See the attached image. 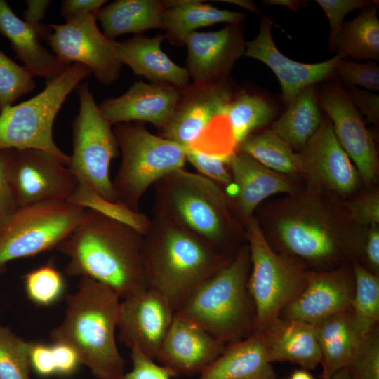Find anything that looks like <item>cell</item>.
Here are the masks:
<instances>
[{"instance_id": "obj_55", "label": "cell", "mask_w": 379, "mask_h": 379, "mask_svg": "<svg viewBox=\"0 0 379 379\" xmlns=\"http://www.w3.org/2000/svg\"><path fill=\"white\" fill-rule=\"evenodd\" d=\"M226 2L232 3L237 5H239L242 7H245L246 9H248L253 12L257 13L258 8L254 4L248 1H225Z\"/></svg>"}, {"instance_id": "obj_49", "label": "cell", "mask_w": 379, "mask_h": 379, "mask_svg": "<svg viewBox=\"0 0 379 379\" xmlns=\"http://www.w3.org/2000/svg\"><path fill=\"white\" fill-rule=\"evenodd\" d=\"M27 8L23 13L24 21L34 28L40 39L48 40L52 33L49 25L42 24L46 11L51 4L49 0L26 1Z\"/></svg>"}, {"instance_id": "obj_1", "label": "cell", "mask_w": 379, "mask_h": 379, "mask_svg": "<svg viewBox=\"0 0 379 379\" xmlns=\"http://www.w3.org/2000/svg\"><path fill=\"white\" fill-rule=\"evenodd\" d=\"M55 249L69 260L67 274L100 282L122 300L148 288L143 235L126 224L86 208L79 225Z\"/></svg>"}, {"instance_id": "obj_34", "label": "cell", "mask_w": 379, "mask_h": 379, "mask_svg": "<svg viewBox=\"0 0 379 379\" xmlns=\"http://www.w3.org/2000/svg\"><path fill=\"white\" fill-rule=\"evenodd\" d=\"M274 115V107L260 95L244 92L233 96L226 118L237 149L253 131L268 124Z\"/></svg>"}, {"instance_id": "obj_36", "label": "cell", "mask_w": 379, "mask_h": 379, "mask_svg": "<svg viewBox=\"0 0 379 379\" xmlns=\"http://www.w3.org/2000/svg\"><path fill=\"white\" fill-rule=\"evenodd\" d=\"M67 201L126 224L142 235L147 232L150 225L151 219L144 213L134 211L119 202L103 198L81 182H79Z\"/></svg>"}, {"instance_id": "obj_5", "label": "cell", "mask_w": 379, "mask_h": 379, "mask_svg": "<svg viewBox=\"0 0 379 379\" xmlns=\"http://www.w3.org/2000/svg\"><path fill=\"white\" fill-rule=\"evenodd\" d=\"M251 269L248 244L231 262L200 286L175 313L225 344L255 331V311L247 288Z\"/></svg>"}, {"instance_id": "obj_11", "label": "cell", "mask_w": 379, "mask_h": 379, "mask_svg": "<svg viewBox=\"0 0 379 379\" xmlns=\"http://www.w3.org/2000/svg\"><path fill=\"white\" fill-rule=\"evenodd\" d=\"M79 110L72 121V154L67 166L79 182L103 198L116 201L110 164L119 149L112 125L95 103L88 84L77 86Z\"/></svg>"}, {"instance_id": "obj_22", "label": "cell", "mask_w": 379, "mask_h": 379, "mask_svg": "<svg viewBox=\"0 0 379 379\" xmlns=\"http://www.w3.org/2000/svg\"><path fill=\"white\" fill-rule=\"evenodd\" d=\"M180 92L169 84L138 81L122 95L107 99L98 106L111 125L147 121L161 129L171 119Z\"/></svg>"}, {"instance_id": "obj_42", "label": "cell", "mask_w": 379, "mask_h": 379, "mask_svg": "<svg viewBox=\"0 0 379 379\" xmlns=\"http://www.w3.org/2000/svg\"><path fill=\"white\" fill-rule=\"evenodd\" d=\"M335 74L350 86L358 85L369 91L379 90V67L377 65L342 59Z\"/></svg>"}, {"instance_id": "obj_41", "label": "cell", "mask_w": 379, "mask_h": 379, "mask_svg": "<svg viewBox=\"0 0 379 379\" xmlns=\"http://www.w3.org/2000/svg\"><path fill=\"white\" fill-rule=\"evenodd\" d=\"M185 156L186 161H189L199 174L221 186H232V179L227 164L228 158L193 147L185 149Z\"/></svg>"}, {"instance_id": "obj_48", "label": "cell", "mask_w": 379, "mask_h": 379, "mask_svg": "<svg viewBox=\"0 0 379 379\" xmlns=\"http://www.w3.org/2000/svg\"><path fill=\"white\" fill-rule=\"evenodd\" d=\"M29 358L31 368L39 375L56 374L52 345L31 342Z\"/></svg>"}, {"instance_id": "obj_53", "label": "cell", "mask_w": 379, "mask_h": 379, "mask_svg": "<svg viewBox=\"0 0 379 379\" xmlns=\"http://www.w3.org/2000/svg\"><path fill=\"white\" fill-rule=\"evenodd\" d=\"M263 2L270 5L286 6L293 11H297L302 5V1L291 0H268Z\"/></svg>"}, {"instance_id": "obj_19", "label": "cell", "mask_w": 379, "mask_h": 379, "mask_svg": "<svg viewBox=\"0 0 379 379\" xmlns=\"http://www.w3.org/2000/svg\"><path fill=\"white\" fill-rule=\"evenodd\" d=\"M227 344L175 312L155 359L173 375H199L225 350Z\"/></svg>"}, {"instance_id": "obj_51", "label": "cell", "mask_w": 379, "mask_h": 379, "mask_svg": "<svg viewBox=\"0 0 379 379\" xmlns=\"http://www.w3.org/2000/svg\"><path fill=\"white\" fill-rule=\"evenodd\" d=\"M106 2L105 0H65L61 5V14L65 20L86 15H95Z\"/></svg>"}, {"instance_id": "obj_45", "label": "cell", "mask_w": 379, "mask_h": 379, "mask_svg": "<svg viewBox=\"0 0 379 379\" xmlns=\"http://www.w3.org/2000/svg\"><path fill=\"white\" fill-rule=\"evenodd\" d=\"M350 213L354 220L366 226H378L379 194L371 192L348 204Z\"/></svg>"}, {"instance_id": "obj_13", "label": "cell", "mask_w": 379, "mask_h": 379, "mask_svg": "<svg viewBox=\"0 0 379 379\" xmlns=\"http://www.w3.org/2000/svg\"><path fill=\"white\" fill-rule=\"evenodd\" d=\"M7 175L18 207L46 201H67L79 184L67 165L36 149H11Z\"/></svg>"}, {"instance_id": "obj_25", "label": "cell", "mask_w": 379, "mask_h": 379, "mask_svg": "<svg viewBox=\"0 0 379 379\" xmlns=\"http://www.w3.org/2000/svg\"><path fill=\"white\" fill-rule=\"evenodd\" d=\"M261 331L271 364L288 361L307 371L320 364L321 354L312 324L279 317Z\"/></svg>"}, {"instance_id": "obj_50", "label": "cell", "mask_w": 379, "mask_h": 379, "mask_svg": "<svg viewBox=\"0 0 379 379\" xmlns=\"http://www.w3.org/2000/svg\"><path fill=\"white\" fill-rule=\"evenodd\" d=\"M56 374L69 375L81 364L76 352L69 345L53 343L51 344Z\"/></svg>"}, {"instance_id": "obj_54", "label": "cell", "mask_w": 379, "mask_h": 379, "mask_svg": "<svg viewBox=\"0 0 379 379\" xmlns=\"http://www.w3.org/2000/svg\"><path fill=\"white\" fill-rule=\"evenodd\" d=\"M290 379H315L309 371L305 369L295 370L291 375Z\"/></svg>"}, {"instance_id": "obj_9", "label": "cell", "mask_w": 379, "mask_h": 379, "mask_svg": "<svg viewBox=\"0 0 379 379\" xmlns=\"http://www.w3.org/2000/svg\"><path fill=\"white\" fill-rule=\"evenodd\" d=\"M251 269L247 288L255 311V331L265 329L297 298L305 284V270L270 245L258 220L246 223Z\"/></svg>"}, {"instance_id": "obj_52", "label": "cell", "mask_w": 379, "mask_h": 379, "mask_svg": "<svg viewBox=\"0 0 379 379\" xmlns=\"http://www.w3.org/2000/svg\"><path fill=\"white\" fill-rule=\"evenodd\" d=\"M364 251L366 261L372 272L378 275L379 270V229L378 226L371 227L365 240L364 241Z\"/></svg>"}, {"instance_id": "obj_12", "label": "cell", "mask_w": 379, "mask_h": 379, "mask_svg": "<svg viewBox=\"0 0 379 379\" xmlns=\"http://www.w3.org/2000/svg\"><path fill=\"white\" fill-rule=\"evenodd\" d=\"M49 26L52 33L47 41L62 64L87 66L104 85L117 79L122 64L115 55V41L99 30L95 15L74 17L66 20L65 24Z\"/></svg>"}, {"instance_id": "obj_38", "label": "cell", "mask_w": 379, "mask_h": 379, "mask_svg": "<svg viewBox=\"0 0 379 379\" xmlns=\"http://www.w3.org/2000/svg\"><path fill=\"white\" fill-rule=\"evenodd\" d=\"M25 293L32 302L49 306L63 295L65 281L62 274L52 263L41 265L23 276Z\"/></svg>"}, {"instance_id": "obj_3", "label": "cell", "mask_w": 379, "mask_h": 379, "mask_svg": "<svg viewBox=\"0 0 379 379\" xmlns=\"http://www.w3.org/2000/svg\"><path fill=\"white\" fill-rule=\"evenodd\" d=\"M120 304L111 288L80 277L76 291L67 295L62 321L50 332L52 342L70 346L96 379H121L125 373L116 340Z\"/></svg>"}, {"instance_id": "obj_14", "label": "cell", "mask_w": 379, "mask_h": 379, "mask_svg": "<svg viewBox=\"0 0 379 379\" xmlns=\"http://www.w3.org/2000/svg\"><path fill=\"white\" fill-rule=\"evenodd\" d=\"M232 98L225 79L187 85L181 89L171 119L161 129V137L185 149L194 147L213 122L226 118Z\"/></svg>"}, {"instance_id": "obj_20", "label": "cell", "mask_w": 379, "mask_h": 379, "mask_svg": "<svg viewBox=\"0 0 379 379\" xmlns=\"http://www.w3.org/2000/svg\"><path fill=\"white\" fill-rule=\"evenodd\" d=\"M271 28V21L262 19L256 37L245 43L244 55L262 62L272 69L279 81L282 98L286 105L306 88L335 74L342 60L338 55L314 64L294 61L279 51L274 42Z\"/></svg>"}, {"instance_id": "obj_28", "label": "cell", "mask_w": 379, "mask_h": 379, "mask_svg": "<svg viewBox=\"0 0 379 379\" xmlns=\"http://www.w3.org/2000/svg\"><path fill=\"white\" fill-rule=\"evenodd\" d=\"M321 350L322 379H331L346 368L362 339L350 310L325 318L313 325Z\"/></svg>"}, {"instance_id": "obj_32", "label": "cell", "mask_w": 379, "mask_h": 379, "mask_svg": "<svg viewBox=\"0 0 379 379\" xmlns=\"http://www.w3.org/2000/svg\"><path fill=\"white\" fill-rule=\"evenodd\" d=\"M342 59H379V20L376 3L343 22L331 46Z\"/></svg>"}, {"instance_id": "obj_44", "label": "cell", "mask_w": 379, "mask_h": 379, "mask_svg": "<svg viewBox=\"0 0 379 379\" xmlns=\"http://www.w3.org/2000/svg\"><path fill=\"white\" fill-rule=\"evenodd\" d=\"M131 350L132 368L121 379H171L172 374L154 359L146 356L136 346Z\"/></svg>"}, {"instance_id": "obj_4", "label": "cell", "mask_w": 379, "mask_h": 379, "mask_svg": "<svg viewBox=\"0 0 379 379\" xmlns=\"http://www.w3.org/2000/svg\"><path fill=\"white\" fill-rule=\"evenodd\" d=\"M233 258L155 215L143 235V261L148 288L161 293L175 312Z\"/></svg>"}, {"instance_id": "obj_21", "label": "cell", "mask_w": 379, "mask_h": 379, "mask_svg": "<svg viewBox=\"0 0 379 379\" xmlns=\"http://www.w3.org/2000/svg\"><path fill=\"white\" fill-rule=\"evenodd\" d=\"M237 25H230L215 32L196 31L187 37V69L194 83L225 79L244 54L246 42Z\"/></svg>"}, {"instance_id": "obj_30", "label": "cell", "mask_w": 379, "mask_h": 379, "mask_svg": "<svg viewBox=\"0 0 379 379\" xmlns=\"http://www.w3.org/2000/svg\"><path fill=\"white\" fill-rule=\"evenodd\" d=\"M163 1L117 0L102 7L96 14L104 35L113 40L124 34H138L150 29H163Z\"/></svg>"}, {"instance_id": "obj_15", "label": "cell", "mask_w": 379, "mask_h": 379, "mask_svg": "<svg viewBox=\"0 0 379 379\" xmlns=\"http://www.w3.org/2000/svg\"><path fill=\"white\" fill-rule=\"evenodd\" d=\"M298 154L300 173L315 187L340 196L357 188L360 176L339 143L331 121H322Z\"/></svg>"}, {"instance_id": "obj_16", "label": "cell", "mask_w": 379, "mask_h": 379, "mask_svg": "<svg viewBox=\"0 0 379 379\" xmlns=\"http://www.w3.org/2000/svg\"><path fill=\"white\" fill-rule=\"evenodd\" d=\"M317 98L332 121L339 143L354 164L360 178L366 184H371L378 172V153L359 111L340 85L326 87Z\"/></svg>"}, {"instance_id": "obj_31", "label": "cell", "mask_w": 379, "mask_h": 379, "mask_svg": "<svg viewBox=\"0 0 379 379\" xmlns=\"http://www.w3.org/2000/svg\"><path fill=\"white\" fill-rule=\"evenodd\" d=\"M314 86L300 93L273 123L271 130L293 149H302L321 124Z\"/></svg>"}, {"instance_id": "obj_6", "label": "cell", "mask_w": 379, "mask_h": 379, "mask_svg": "<svg viewBox=\"0 0 379 379\" xmlns=\"http://www.w3.org/2000/svg\"><path fill=\"white\" fill-rule=\"evenodd\" d=\"M331 211L312 197L290 199L274 217L277 238L289 253L315 265L355 253L359 239Z\"/></svg>"}, {"instance_id": "obj_2", "label": "cell", "mask_w": 379, "mask_h": 379, "mask_svg": "<svg viewBox=\"0 0 379 379\" xmlns=\"http://www.w3.org/2000/svg\"><path fill=\"white\" fill-rule=\"evenodd\" d=\"M153 215L175 225L230 256L237 241L246 239V225L222 186L184 168L154 185Z\"/></svg>"}, {"instance_id": "obj_33", "label": "cell", "mask_w": 379, "mask_h": 379, "mask_svg": "<svg viewBox=\"0 0 379 379\" xmlns=\"http://www.w3.org/2000/svg\"><path fill=\"white\" fill-rule=\"evenodd\" d=\"M237 149L279 174L300 173L299 154L271 129L251 135Z\"/></svg>"}, {"instance_id": "obj_10", "label": "cell", "mask_w": 379, "mask_h": 379, "mask_svg": "<svg viewBox=\"0 0 379 379\" xmlns=\"http://www.w3.org/2000/svg\"><path fill=\"white\" fill-rule=\"evenodd\" d=\"M85 210L66 200L18 207L0 224V271L11 260L56 248L79 225Z\"/></svg>"}, {"instance_id": "obj_35", "label": "cell", "mask_w": 379, "mask_h": 379, "mask_svg": "<svg viewBox=\"0 0 379 379\" xmlns=\"http://www.w3.org/2000/svg\"><path fill=\"white\" fill-rule=\"evenodd\" d=\"M354 292L352 316L361 338L371 333L379 320V278L361 265H354Z\"/></svg>"}, {"instance_id": "obj_17", "label": "cell", "mask_w": 379, "mask_h": 379, "mask_svg": "<svg viewBox=\"0 0 379 379\" xmlns=\"http://www.w3.org/2000/svg\"><path fill=\"white\" fill-rule=\"evenodd\" d=\"M174 315L167 300L148 288L121 301L118 338L129 348L136 346L155 360Z\"/></svg>"}, {"instance_id": "obj_47", "label": "cell", "mask_w": 379, "mask_h": 379, "mask_svg": "<svg viewBox=\"0 0 379 379\" xmlns=\"http://www.w3.org/2000/svg\"><path fill=\"white\" fill-rule=\"evenodd\" d=\"M350 100L371 123L378 124L379 120V96L369 91L351 86L346 91Z\"/></svg>"}, {"instance_id": "obj_46", "label": "cell", "mask_w": 379, "mask_h": 379, "mask_svg": "<svg viewBox=\"0 0 379 379\" xmlns=\"http://www.w3.org/2000/svg\"><path fill=\"white\" fill-rule=\"evenodd\" d=\"M11 150H0V224L18 208L7 175Z\"/></svg>"}, {"instance_id": "obj_56", "label": "cell", "mask_w": 379, "mask_h": 379, "mask_svg": "<svg viewBox=\"0 0 379 379\" xmlns=\"http://www.w3.org/2000/svg\"><path fill=\"white\" fill-rule=\"evenodd\" d=\"M331 379H352V378L347 369L343 368L335 373Z\"/></svg>"}, {"instance_id": "obj_29", "label": "cell", "mask_w": 379, "mask_h": 379, "mask_svg": "<svg viewBox=\"0 0 379 379\" xmlns=\"http://www.w3.org/2000/svg\"><path fill=\"white\" fill-rule=\"evenodd\" d=\"M164 6L163 29L172 44H185L196 29L219 22L238 25L244 15L219 9L197 0L162 1Z\"/></svg>"}, {"instance_id": "obj_7", "label": "cell", "mask_w": 379, "mask_h": 379, "mask_svg": "<svg viewBox=\"0 0 379 379\" xmlns=\"http://www.w3.org/2000/svg\"><path fill=\"white\" fill-rule=\"evenodd\" d=\"M121 161L112 180L117 202L139 212L149 187L186 162L185 148L149 132L137 122L120 123L113 129Z\"/></svg>"}, {"instance_id": "obj_8", "label": "cell", "mask_w": 379, "mask_h": 379, "mask_svg": "<svg viewBox=\"0 0 379 379\" xmlns=\"http://www.w3.org/2000/svg\"><path fill=\"white\" fill-rule=\"evenodd\" d=\"M91 73L84 65H70L58 77L46 81L45 88L36 95L3 109L0 112V150L40 149L67 166L69 156L53 140L54 120L67 97Z\"/></svg>"}, {"instance_id": "obj_40", "label": "cell", "mask_w": 379, "mask_h": 379, "mask_svg": "<svg viewBox=\"0 0 379 379\" xmlns=\"http://www.w3.org/2000/svg\"><path fill=\"white\" fill-rule=\"evenodd\" d=\"M346 368L352 379H379V335L377 328L360 340Z\"/></svg>"}, {"instance_id": "obj_26", "label": "cell", "mask_w": 379, "mask_h": 379, "mask_svg": "<svg viewBox=\"0 0 379 379\" xmlns=\"http://www.w3.org/2000/svg\"><path fill=\"white\" fill-rule=\"evenodd\" d=\"M268 360L262 331L227 344L223 352L197 379H276Z\"/></svg>"}, {"instance_id": "obj_39", "label": "cell", "mask_w": 379, "mask_h": 379, "mask_svg": "<svg viewBox=\"0 0 379 379\" xmlns=\"http://www.w3.org/2000/svg\"><path fill=\"white\" fill-rule=\"evenodd\" d=\"M35 88L33 77L0 51V112Z\"/></svg>"}, {"instance_id": "obj_24", "label": "cell", "mask_w": 379, "mask_h": 379, "mask_svg": "<svg viewBox=\"0 0 379 379\" xmlns=\"http://www.w3.org/2000/svg\"><path fill=\"white\" fill-rule=\"evenodd\" d=\"M164 35L154 37L135 36L115 41V55L122 65L128 66L139 76L153 83H166L183 89L189 85L186 68L173 62L161 48Z\"/></svg>"}, {"instance_id": "obj_57", "label": "cell", "mask_w": 379, "mask_h": 379, "mask_svg": "<svg viewBox=\"0 0 379 379\" xmlns=\"http://www.w3.org/2000/svg\"><path fill=\"white\" fill-rule=\"evenodd\" d=\"M3 272L0 271V274H2Z\"/></svg>"}, {"instance_id": "obj_23", "label": "cell", "mask_w": 379, "mask_h": 379, "mask_svg": "<svg viewBox=\"0 0 379 379\" xmlns=\"http://www.w3.org/2000/svg\"><path fill=\"white\" fill-rule=\"evenodd\" d=\"M235 187L234 202L246 223L254 217L258 206L278 193L294 192L291 182L281 174L264 166L239 149L227 161Z\"/></svg>"}, {"instance_id": "obj_37", "label": "cell", "mask_w": 379, "mask_h": 379, "mask_svg": "<svg viewBox=\"0 0 379 379\" xmlns=\"http://www.w3.org/2000/svg\"><path fill=\"white\" fill-rule=\"evenodd\" d=\"M31 342L0 325V379H31Z\"/></svg>"}, {"instance_id": "obj_18", "label": "cell", "mask_w": 379, "mask_h": 379, "mask_svg": "<svg viewBox=\"0 0 379 379\" xmlns=\"http://www.w3.org/2000/svg\"><path fill=\"white\" fill-rule=\"evenodd\" d=\"M303 291L279 317L315 324L330 316L350 310L354 292V274L344 268L305 270Z\"/></svg>"}, {"instance_id": "obj_27", "label": "cell", "mask_w": 379, "mask_h": 379, "mask_svg": "<svg viewBox=\"0 0 379 379\" xmlns=\"http://www.w3.org/2000/svg\"><path fill=\"white\" fill-rule=\"evenodd\" d=\"M0 34L9 40L16 57L32 77L48 81L69 66L62 64L41 44L34 28L20 19L5 0H0Z\"/></svg>"}, {"instance_id": "obj_43", "label": "cell", "mask_w": 379, "mask_h": 379, "mask_svg": "<svg viewBox=\"0 0 379 379\" xmlns=\"http://www.w3.org/2000/svg\"><path fill=\"white\" fill-rule=\"evenodd\" d=\"M328 18L330 24V45L341 29L345 16L350 11L365 8L373 5L374 1L368 0H317Z\"/></svg>"}]
</instances>
